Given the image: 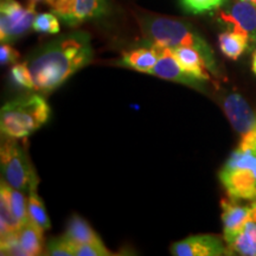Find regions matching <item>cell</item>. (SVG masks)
Masks as SVG:
<instances>
[{
  "label": "cell",
  "instance_id": "7a4b0ae2",
  "mask_svg": "<svg viewBox=\"0 0 256 256\" xmlns=\"http://www.w3.org/2000/svg\"><path fill=\"white\" fill-rule=\"evenodd\" d=\"M140 28L144 36L151 44H160L168 48H192L204 56L210 72L215 68V60L210 46L192 26L184 22L159 16H144L140 18Z\"/></svg>",
  "mask_w": 256,
  "mask_h": 256
},
{
  "label": "cell",
  "instance_id": "277c9868",
  "mask_svg": "<svg viewBox=\"0 0 256 256\" xmlns=\"http://www.w3.org/2000/svg\"><path fill=\"white\" fill-rule=\"evenodd\" d=\"M51 110L40 95H31L8 102L0 112L2 136L22 139L36 132L49 120Z\"/></svg>",
  "mask_w": 256,
  "mask_h": 256
},
{
  "label": "cell",
  "instance_id": "3957f363",
  "mask_svg": "<svg viewBox=\"0 0 256 256\" xmlns=\"http://www.w3.org/2000/svg\"><path fill=\"white\" fill-rule=\"evenodd\" d=\"M220 179L230 198L256 200V150L250 142L242 138L220 170Z\"/></svg>",
  "mask_w": 256,
  "mask_h": 256
},
{
  "label": "cell",
  "instance_id": "ba28073f",
  "mask_svg": "<svg viewBox=\"0 0 256 256\" xmlns=\"http://www.w3.org/2000/svg\"><path fill=\"white\" fill-rule=\"evenodd\" d=\"M220 20L241 34L249 40V43H256V6L252 2L238 0L226 11H220Z\"/></svg>",
  "mask_w": 256,
  "mask_h": 256
},
{
  "label": "cell",
  "instance_id": "4fadbf2b",
  "mask_svg": "<svg viewBox=\"0 0 256 256\" xmlns=\"http://www.w3.org/2000/svg\"><path fill=\"white\" fill-rule=\"evenodd\" d=\"M170 49L184 72L202 82L210 81V75L208 72L209 66L200 51L188 46H176Z\"/></svg>",
  "mask_w": 256,
  "mask_h": 256
},
{
  "label": "cell",
  "instance_id": "484cf974",
  "mask_svg": "<svg viewBox=\"0 0 256 256\" xmlns=\"http://www.w3.org/2000/svg\"><path fill=\"white\" fill-rule=\"evenodd\" d=\"M19 60V52L8 43H2L0 46V63L2 66L16 64Z\"/></svg>",
  "mask_w": 256,
  "mask_h": 256
},
{
  "label": "cell",
  "instance_id": "d4e9b609",
  "mask_svg": "<svg viewBox=\"0 0 256 256\" xmlns=\"http://www.w3.org/2000/svg\"><path fill=\"white\" fill-rule=\"evenodd\" d=\"M75 255L78 256H108L112 252L104 247L102 242L86 243L75 247Z\"/></svg>",
  "mask_w": 256,
  "mask_h": 256
},
{
  "label": "cell",
  "instance_id": "8fae6325",
  "mask_svg": "<svg viewBox=\"0 0 256 256\" xmlns=\"http://www.w3.org/2000/svg\"><path fill=\"white\" fill-rule=\"evenodd\" d=\"M220 208H222L224 241L228 244L238 235L249 220H256L255 211L252 206H241L236 200L230 197L223 198L220 200Z\"/></svg>",
  "mask_w": 256,
  "mask_h": 256
},
{
  "label": "cell",
  "instance_id": "cb8c5ba5",
  "mask_svg": "<svg viewBox=\"0 0 256 256\" xmlns=\"http://www.w3.org/2000/svg\"><path fill=\"white\" fill-rule=\"evenodd\" d=\"M46 255L72 256L75 255V248L64 238H51L46 244Z\"/></svg>",
  "mask_w": 256,
  "mask_h": 256
},
{
  "label": "cell",
  "instance_id": "5bb4252c",
  "mask_svg": "<svg viewBox=\"0 0 256 256\" xmlns=\"http://www.w3.org/2000/svg\"><path fill=\"white\" fill-rule=\"evenodd\" d=\"M74 248L86 243L102 242L88 222L78 215H74L69 220L66 234L63 236Z\"/></svg>",
  "mask_w": 256,
  "mask_h": 256
},
{
  "label": "cell",
  "instance_id": "30bf717a",
  "mask_svg": "<svg viewBox=\"0 0 256 256\" xmlns=\"http://www.w3.org/2000/svg\"><path fill=\"white\" fill-rule=\"evenodd\" d=\"M174 256H222L229 255L228 247L214 235H196L176 242L171 246Z\"/></svg>",
  "mask_w": 256,
  "mask_h": 256
},
{
  "label": "cell",
  "instance_id": "ffe728a7",
  "mask_svg": "<svg viewBox=\"0 0 256 256\" xmlns=\"http://www.w3.org/2000/svg\"><path fill=\"white\" fill-rule=\"evenodd\" d=\"M28 217H30L32 222H34L37 226H40L43 230L50 229V218L49 216H48V212L43 202H42L40 198L38 197L36 190L30 192V196H28Z\"/></svg>",
  "mask_w": 256,
  "mask_h": 256
},
{
  "label": "cell",
  "instance_id": "6da1fadb",
  "mask_svg": "<svg viewBox=\"0 0 256 256\" xmlns=\"http://www.w3.org/2000/svg\"><path fill=\"white\" fill-rule=\"evenodd\" d=\"M92 58L90 37L87 32H72L50 42L28 60V66L34 89L51 92L60 87Z\"/></svg>",
  "mask_w": 256,
  "mask_h": 256
},
{
  "label": "cell",
  "instance_id": "e0dca14e",
  "mask_svg": "<svg viewBox=\"0 0 256 256\" xmlns=\"http://www.w3.org/2000/svg\"><path fill=\"white\" fill-rule=\"evenodd\" d=\"M158 56L153 48H140L128 51L122 55V63L136 72L150 74L156 66Z\"/></svg>",
  "mask_w": 256,
  "mask_h": 256
},
{
  "label": "cell",
  "instance_id": "7c38bea8",
  "mask_svg": "<svg viewBox=\"0 0 256 256\" xmlns=\"http://www.w3.org/2000/svg\"><path fill=\"white\" fill-rule=\"evenodd\" d=\"M223 107L232 127L241 133V136L255 130L256 116L254 112L241 95L236 92L228 95L224 100Z\"/></svg>",
  "mask_w": 256,
  "mask_h": 256
},
{
  "label": "cell",
  "instance_id": "f546056e",
  "mask_svg": "<svg viewBox=\"0 0 256 256\" xmlns=\"http://www.w3.org/2000/svg\"><path fill=\"white\" fill-rule=\"evenodd\" d=\"M252 209H254V211H255V218H256V200L252 204Z\"/></svg>",
  "mask_w": 256,
  "mask_h": 256
},
{
  "label": "cell",
  "instance_id": "9c48e42d",
  "mask_svg": "<svg viewBox=\"0 0 256 256\" xmlns=\"http://www.w3.org/2000/svg\"><path fill=\"white\" fill-rule=\"evenodd\" d=\"M151 46L156 50L158 60L156 66L150 72L151 75H154L156 78L168 80V81H174L182 84L190 86V87L198 88L200 87V80L192 78L186 72L182 69L177 60L172 55V51L170 48L160 46V44H151Z\"/></svg>",
  "mask_w": 256,
  "mask_h": 256
},
{
  "label": "cell",
  "instance_id": "2e32d148",
  "mask_svg": "<svg viewBox=\"0 0 256 256\" xmlns=\"http://www.w3.org/2000/svg\"><path fill=\"white\" fill-rule=\"evenodd\" d=\"M43 232L36 223L28 222L17 232L18 241L25 252V256H37L43 252Z\"/></svg>",
  "mask_w": 256,
  "mask_h": 256
},
{
  "label": "cell",
  "instance_id": "d6986e66",
  "mask_svg": "<svg viewBox=\"0 0 256 256\" xmlns=\"http://www.w3.org/2000/svg\"><path fill=\"white\" fill-rule=\"evenodd\" d=\"M218 46L223 55L236 60L248 48L249 40L238 32H223L218 36Z\"/></svg>",
  "mask_w": 256,
  "mask_h": 256
},
{
  "label": "cell",
  "instance_id": "83f0119b",
  "mask_svg": "<svg viewBox=\"0 0 256 256\" xmlns=\"http://www.w3.org/2000/svg\"><path fill=\"white\" fill-rule=\"evenodd\" d=\"M252 72H254V74L256 75V51L254 52V55H252Z\"/></svg>",
  "mask_w": 256,
  "mask_h": 256
},
{
  "label": "cell",
  "instance_id": "4dcf8cb0",
  "mask_svg": "<svg viewBox=\"0 0 256 256\" xmlns=\"http://www.w3.org/2000/svg\"><path fill=\"white\" fill-rule=\"evenodd\" d=\"M243 2H252L256 6V0H243Z\"/></svg>",
  "mask_w": 256,
  "mask_h": 256
},
{
  "label": "cell",
  "instance_id": "5b68a950",
  "mask_svg": "<svg viewBox=\"0 0 256 256\" xmlns=\"http://www.w3.org/2000/svg\"><path fill=\"white\" fill-rule=\"evenodd\" d=\"M2 180L19 191L37 190L38 179L26 153L14 138L5 136L0 148Z\"/></svg>",
  "mask_w": 256,
  "mask_h": 256
},
{
  "label": "cell",
  "instance_id": "603a6c76",
  "mask_svg": "<svg viewBox=\"0 0 256 256\" xmlns=\"http://www.w3.org/2000/svg\"><path fill=\"white\" fill-rule=\"evenodd\" d=\"M11 78L22 88L34 89V82L28 63H16L11 68Z\"/></svg>",
  "mask_w": 256,
  "mask_h": 256
},
{
  "label": "cell",
  "instance_id": "4316f807",
  "mask_svg": "<svg viewBox=\"0 0 256 256\" xmlns=\"http://www.w3.org/2000/svg\"><path fill=\"white\" fill-rule=\"evenodd\" d=\"M242 138H244V139H247L248 142H250L252 144V146H254L255 150H256V128H255V130H250L249 133L244 134V136H242Z\"/></svg>",
  "mask_w": 256,
  "mask_h": 256
},
{
  "label": "cell",
  "instance_id": "ac0fdd59",
  "mask_svg": "<svg viewBox=\"0 0 256 256\" xmlns=\"http://www.w3.org/2000/svg\"><path fill=\"white\" fill-rule=\"evenodd\" d=\"M0 194H4L6 198H8L12 214H14V216L17 218L22 226H25L28 222H30L28 211V202L23 191H19L17 188L10 186L5 180H2V186H0Z\"/></svg>",
  "mask_w": 256,
  "mask_h": 256
},
{
  "label": "cell",
  "instance_id": "9a60e30c",
  "mask_svg": "<svg viewBox=\"0 0 256 256\" xmlns=\"http://www.w3.org/2000/svg\"><path fill=\"white\" fill-rule=\"evenodd\" d=\"M229 255L256 256V220H249L240 234L226 244Z\"/></svg>",
  "mask_w": 256,
  "mask_h": 256
},
{
  "label": "cell",
  "instance_id": "52a82bcc",
  "mask_svg": "<svg viewBox=\"0 0 256 256\" xmlns=\"http://www.w3.org/2000/svg\"><path fill=\"white\" fill-rule=\"evenodd\" d=\"M50 8L69 26L100 18L108 11L107 0H51Z\"/></svg>",
  "mask_w": 256,
  "mask_h": 256
},
{
  "label": "cell",
  "instance_id": "7402d4cb",
  "mask_svg": "<svg viewBox=\"0 0 256 256\" xmlns=\"http://www.w3.org/2000/svg\"><path fill=\"white\" fill-rule=\"evenodd\" d=\"M185 12L191 14H202L218 8L224 0H179Z\"/></svg>",
  "mask_w": 256,
  "mask_h": 256
},
{
  "label": "cell",
  "instance_id": "44dd1931",
  "mask_svg": "<svg viewBox=\"0 0 256 256\" xmlns=\"http://www.w3.org/2000/svg\"><path fill=\"white\" fill-rule=\"evenodd\" d=\"M32 30L38 34H56L60 30V25L57 16L54 14H40L34 18L32 24Z\"/></svg>",
  "mask_w": 256,
  "mask_h": 256
},
{
  "label": "cell",
  "instance_id": "f1b7e54d",
  "mask_svg": "<svg viewBox=\"0 0 256 256\" xmlns=\"http://www.w3.org/2000/svg\"><path fill=\"white\" fill-rule=\"evenodd\" d=\"M30 2H34V4H36V2H48V4H50L51 0H30Z\"/></svg>",
  "mask_w": 256,
  "mask_h": 256
},
{
  "label": "cell",
  "instance_id": "8992f818",
  "mask_svg": "<svg viewBox=\"0 0 256 256\" xmlns=\"http://www.w3.org/2000/svg\"><path fill=\"white\" fill-rule=\"evenodd\" d=\"M36 4L24 8L17 0H2L0 4V40L2 43L14 42L32 28L36 18Z\"/></svg>",
  "mask_w": 256,
  "mask_h": 256
}]
</instances>
